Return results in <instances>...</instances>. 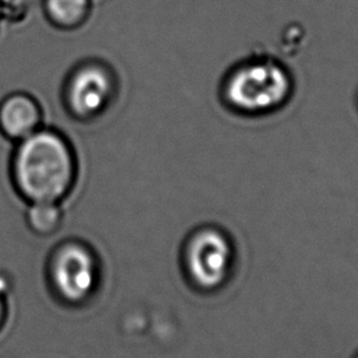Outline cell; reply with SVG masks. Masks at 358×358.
Masks as SVG:
<instances>
[{
    "mask_svg": "<svg viewBox=\"0 0 358 358\" xmlns=\"http://www.w3.org/2000/svg\"><path fill=\"white\" fill-rule=\"evenodd\" d=\"M77 164L70 143L57 131L38 129L18 141L11 158V180L32 201L63 200L74 186Z\"/></svg>",
    "mask_w": 358,
    "mask_h": 358,
    "instance_id": "6da1fadb",
    "label": "cell"
},
{
    "mask_svg": "<svg viewBox=\"0 0 358 358\" xmlns=\"http://www.w3.org/2000/svg\"><path fill=\"white\" fill-rule=\"evenodd\" d=\"M294 91L288 69L267 56L236 64L224 78L221 96L227 106L243 115H264L284 106Z\"/></svg>",
    "mask_w": 358,
    "mask_h": 358,
    "instance_id": "7a4b0ae2",
    "label": "cell"
},
{
    "mask_svg": "<svg viewBox=\"0 0 358 358\" xmlns=\"http://www.w3.org/2000/svg\"><path fill=\"white\" fill-rule=\"evenodd\" d=\"M48 280L55 295L64 303H84L98 288V257L84 242L66 241L49 257Z\"/></svg>",
    "mask_w": 358,
    "mask_h": 358,
    "instance_id": "3957f363",
    "label": "cell"
},
{
    "mask_svg": "<svg viewBox=\"0 0 358 358\" xmlns=\"http://www.w3.org/2000/svg\"><path fill=\"white\" fill-rule=\"evenodd\" d=\"M234 249L228 236L211 227L197 229L185 246V268L192 282L206 291L225 282L232 266Z\"/></svg>",
    "mask_w": 358,
    "mask_h": 358,
    "instance_id": "277c9868",
    "label": "cell"
},
{
    "mask_svg": "<svg viewBox=\"0 0 358 358\" xmlns=\"http://www.w3.org/2000/svg\"><path fill=\"white\" fill-rule=\"evenodd\" d=\"M115 84L110 73L98 64L81 67L70 80L67 98L71 110L80 117H91L109 103Z\"/></svg>",
    "mask_w": 358,
    "mask_h": 358,
    "instance_id": "5b68a950",
    "label": "cell"
},
{
    "mask_svg": "<svg viewBox=\"0 0 358 358\" xmlns=\"http://www.w3.org/2000/svg\"><path fill=\"white\" fill-rule=\"evenodd\" d=\"M41 109L36 101L22 92L11 94L0 103V131L20 141L39 129Z\"/></svg>",
    "mask_w": 358,
    "mask_h": 358,
    "instance_id": "8992f818",
    "label": "cell"
},
{
    "mask_svg": "<svg viewBox=\"0 0 358 358\" xmlns=\"http://www.w3.org/2000/svg\"><path fill=\"white\" fill-rule=\"evenodd\" d=\"M29 229L38 235H50L56 232L63 220V211L59 203L32 201L25 213Z\"/></svg>",
    "mask_w": 358,
    "mask_h": 358,
    "instance_id": "52a82bcc",
    "label": "cell"
},
{
    "mask_svg": "<svg viewBox=\"0 0 358 358\" xmlns=\"http://www.w3.org/2000/svg\"><path fill=\"white\" fill-rule=\"evenodd\" d=\"M45 10L55 25L74 28L87 18L90 0H45Z\"/></svg>",
    "mask_w": 358,
    "mask_h": 358,
    "instance_id": "ba28073f",
    "label": "cell"
},
{
    "mask_svg": "<svg viewBox=\"0 0 358 358\" xmlns=\"http://www.w3.org/2000/svg\"><path fill=\"white\" fill-rule=\"evenodd\" d=\"M6 316H7V305L4 298V289L0 288V329L6 320Z\"/></svg>",
    "mask_w": 358,
    "mask_h": 358,
    "instance_id": "9c48e42d",
    "label": "cell"
}]
</instances>
